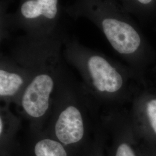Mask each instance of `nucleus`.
Wrapping results in <instances>:
<instances>
[{"label":"nucleus","instance_id":"9","mask_svg":"<svg viewBox=\"0 0 156 156\" xmlns=\"http://www.w3.org/2000/svg\"><path fill=\"white\" fill-rule=\"evenodd\" d=\"M58 0H24L19 8L21 20L30 27L53 24L58 13Z\"/></svg>","mask_w":156,"mask_h":156},{"label":"nucleus","instance_id":"10","mask_svg":"<svg viewBox=\"0 0 156 156\" xmlns=\"http://www.w3.org/2000/svg\"><path fill=\"white\" fill-rule=\"evenodd\" d=\"M21 127V119L3 104L0 108V156H13L18 144L16 136Z\"/></svg>","mask_w":156,"mask_h":156},{"label":"nucleus","instance_id":"8","mask_svg":"<svg viewBox=\"0 0 156 156\" xmlns=\"http://www.w3.org/2000/svg\"><path fill=\"white\" fill-rule=\"evenodd\" d=\"M13 156H73L67 147L43 131L30 132L24 145L18 144Z\"/></svg>","mask_w":156,"mask_h":156},{"label":"nucleus","instance_id":"14","mask_svg":"<svg viewBox=\"0 0 156 156\" xmlns=\"http://www.w3.org/2000/svg\"></svg>","mask_w":156,"mask_h":156},{"label":"nucleus","instance_id":"11","mask_svg":"<svg viewBox=\"0 0 156 156\" xmlns=\"http://www.w3.org/2000/svg\"><path fill=\"white\" fill-rule=\"evenodd\" d=\"M106 138L101 123L90 149L85 156H106Z\"/></svg>","mask_w":156,"mask_h":156},{"label":"nucleus","instance_id":"12","mask_svg":"<svg viewBox=\"0 0 156 156\" xmlns=\"http://www.w3.org/2000/svg\"><path fill=\"white\" fill-rule=\"evenodd\" d=\"M147 156H156V148H150L146 146Z\"/></svg>","mask_w":156,"mask_h":156},{"label":"nucleus","instance_id":"5","mask_svg":"<svg viewBox=\"0 0 156 156\" xmlns=\"http://www.w3.org/2000/svg\"><path fill=\"white\" fill-rule=\"evenodd\" d=\"M101 122L106 137L110 140L107 156H147L131 123L129 112L122 108L105 110Z\"/></svg>","mask_w":156,"mask_h":156},{"label":"nucleus","instance_id":"13","mask_svg":"<svg viewBox=\"0 0 156 156\" xmlns=\"http://www.w3.org/2000/svg\"><path fill=\"white\" fill-rule=\"evenodd\" d=\"M139 4L143 5H148L151 4L154 0H136Z\"/></svg>","mask_w":156,"mask_h":156},{"label":"nucleus","instance_id":"6","mask_svg":"<svg viewBox=\"0 0 156 156\" xmlns=\"http://www.w3.org/2000/svg\"><path fill=\"white\" fill-rule=\"evenodd\" d=\"M129 115L140 141L148 147L156 148V91L140 90L132 102Z\"/></svg>","mask_w":156,"mask_h":156},{"label":"nucleus","instance_id":"1","mask_svg":"<svg viewBox=\"0 0 156 156\" xmlns=\"http://www.w3.org/2000/svg\"><path fill=\"white\" fill-rule=\"evenodd\" d=\"M61 43L35 38L15 54L28 71L30 81L17 106L29 123L30 132L42 131L49 116L56 88L66 72L60 60Z\"/></svg>","mask_w":156,"mask_h":156},{"label":"nucleus","instance_id":"3","mask_svg":"<svg viewBox=\"0 0 156 156\" xmlns=\"http://www.w3.org/2000/svg\"><path fill=\"white\" fill-rule=\"evenodd\" d=\"M65 57L82 78L84 89L105 110L132 103L141 90V78L106 56L76 42L66 43Z\"/></svg>","mask_w":156,"mask_h":156},{"label":"nucleus","instance_id":"7","mask_svg":"<svg viewBox=\"0 0 156 156\" xmlns=\"http://www.w3.org/2000/svg\"><path fill=\"white\" fill-rule=\"evenodd\" d=\"M28 84L26 74L12 58L3 57L0 67V99L3 104L17 105Z\"/></svg>","mask_w":156,"mask_h":156},{"label":"nucleus","instance_id":"4","mask_svg":"<svg viewBox=\"0 0 156 156\" xmlns=\"http://www.w3.org/2000/svg\"><path fill=\"white\" fill-rule=\"evenodd\" d=\"M82 8L100 27L112 48L128 62H135L141 56L144 44L132 24L120 16L102 9L91 0H83Z\"/></svg>","mask_w":156,"mask_h":156},{"label":"nucleus","instance_id":"2","mask_svg":"<svg viewBox=\"0 0 156 156\" xmlns=\"http://www.w3.org/2000/svg\"><path fill=\"white\" fill-rule=\"evenodd\" d=\"M100 107L67 73L56 88L43 131L64 145L73 156H85L101 125Z\"/></svg>","mask_w":156,"mask_h":156}]
</instances>
